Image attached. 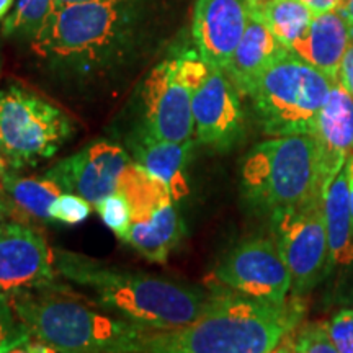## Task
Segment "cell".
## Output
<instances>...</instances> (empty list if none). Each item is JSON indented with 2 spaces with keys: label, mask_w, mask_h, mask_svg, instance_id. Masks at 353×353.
Here are the masks:
<instances>
[{
  "label": "cell",
  "mask_w": 353,
  "mask_h": 353,
  "mask_svg": "<svg viewBox=\"0 0 353 353\" xmlns=\"http://www.w3.org/2000/svg\"><path fill=\"white\" fill-rule=\"evenodd\" d=\"M54 263L57 273L87 291L97 306L154 330H175L192 324L213 298L182 281L110 267L65 250H57Z\"/></svg>",
  "instance_id": "6da1fadb"
},
{
  "label": "cell",
  "mask_w": 353,
  "mask_h": 353,
  "mask_svg": "<svg viewBox=\"0 0 353 353\" xmlns=\"http://www.w3.org/2000/svg\"><path fill=\"white\" fill-rule=\"evenodd\" d=\"M148 0H105L52 10L33 51L57 70L88 76L131 52L148 21Z\"/></svg>",
  "instance_id": "7a4b0ae2"
},
{
  "label": "cell",
  "mask_w": 353,
  "mask_h": 353,
  "mask_svg": "<svg viewBox=\"0 0 353 353\" xmlns=\"http://www.w3.org/2000/svg\"><path fill=\"white\" fill-rule=\"evenodd\" d=\"M304 316L298 296L283 304L239 293L214 294L195 322L175 330H157L148 353H268Z\"/></svg>",
  "instance_id": "3957f363"
},
{
  "label": "cell",
  "mask_w": 353,
  "mask_h": 353,
  "mask_svg": "<svg viewBox=\"0 0 353 353\" xmlns=\"http://www.w3.org/2000/svg\"><path fill=\"white\" fill-rule=\"evenodd\" d=\"M10 303L34 339L70 353H148L157 332L70 298L21 293Z\"/></svg>",
  "instance_id": "277c9868"
},
{
  "label": "cell",
  "mask_w": 353,
  "mask_h": 353,
  "mask_svg": "<svg viewBox=\"0 0 353 353\" xmlns=\"http://www.w3.org/2000/svg\"><path fill=\"white\" fill-rule=\"evenodd\" d=\"M241 190L252 208L270 216L325 200L316 139L276 136L254 145L242 164Z\"/></svg>",
  "instance_id": "5b68a950"
},
{
  "label": "cell",
  "mask_w": 353,
  "mask_h": 353,
  "mask_svg": "<svg viewBox=\"0 0 353 353\" xmlns=\"http://www.w3.org/2000/svg\"><path fill=\"white\" fill-rule=\"evenodd\" d=\"M334 82L290 51L265 70L247 97L265 134H312Z\"/></svg>",
  "instance_id": "8992f818"
},
{
  "label": "cell",
  "mask_w": 353,
  "mask_h": 353,
  "mask_svg": "<svg viewBox=\"0 0 353 353\" xmlns=\"http://www.w3.org/2000/svg\"><path fill=\"white\" fill-rule=\"evenodd\" d=\"M74 132L63 108L19 83L0 90V152L13 169L51 159Z\"/></svg>",
  "instance_id": "52a82bcc"
},
{
  "label": "cell",
  "mask_w": 353,
  "mask_h": 353,
  "mask_svg": "<svg viewBox=\"0 0 353 353\" xmlns=\"http://www.w3.org/2000/svg\"><path fill=\"white\" fill-rule=\"evenodd\" d=\"M210 64L195 50L176 51L159 63L143 85V125L154 138L172 143L195 141L193 92Z\"/></svg>",
  "instance_id": "ba28073f"
},
{
  "label": "cell",
  "mask_w": 353,
  "mask_h": 353,
  "mask_svg": "<svg viewBox=\"0 0 353 353\" xmlns=\"http://www.w3.org/2000/svg\"><path fill=\"white\" fill-rule=\"evenodd\" d=\"M118 190L131 206V226L125 242L149 262L165 263L185 231L170 190L134 162L123 174Z\"/></svg>",
  "instance_id": "9c48e42d"
},
{
  "label": "cell",
  "mask_w": 353,
  "mask_h": 353,
  "mask_svg": "<svg viewBox=\"0 0 353 353\" xmlns=\"http://www.w3.org/2000/svg\"><path fill=\"white\" fill-rule=\"evenodd\" d=\"M275 242L291 275V293L301 298L322 280L329 265L324 200L272 216Z\"/></svg>",
  "instance_id": "30bf717a"
},
{
  "label": "cell",
  "mask_w": 353,
  "mask_h": 353,
  "mask_svg": "<svg viewBox=\"0 0 353 353\" xmlns=\"http://www.w3.org/2000/svg\"><path fill=\"white\" fill-rule=\"evenodd\" d=\"M219 283L257 301L283 304L291 290V275L276 242L257 237L239 244L214 270Z\"/></svg>",
  "instance_id": "8fae6325"
},
{
  "label": "cell",
  "mask_w": 353,
  "mask_h": 353,
  "mask_svg": "<svg viewBox=\"0 0 353 353\" xmlns=\"http://www.w3.org/2000/svg\"><path fill=\"white\" fill-rule=\"evenodd\" d=\"M54 252L37 229L20 221L0 223V293L8 298L54 288Z\"/></svg>",
  "instance_id": "7c38bea8"
},
{
  "label": "cell",
  "mask_w": 353,
  "mask_h": 353,
  "mask_svg": "<svg viewBox=\"0 0 353 353\" xmlns=\"http://www.w3.org/2000/svg\"><path fill=\"white\" fill-rule=\"evenodd\" d=\"M131 162V154L120 144L99 139L57 162L44 176L59 185L63 192L76 193L95 205L117 192Z\"/></svg>",
  "instance_id": "4fadbf2b"
},
{
  "label": "cell",
  "mask_w": 353,
  "mask_h": 353,
  "mask_svg": "<svg viewBox=\"0 0 353 353\" xmlns=\"http://www.w3.org/2000/svg\"><path fill=\"white\" fill-rule=\"evenodd\" d=\"M193 125L195 141L228 151L242 138L244 132V112L241 94L223 69L210 65L193 92Z\"/></svg>",
  "instance_id": "5bb4252c"
},
{
  "label": "cell",
  "mask_w": 353,
  "mask_h": 353,
  "mask_svg": "<svg viewBox=\"0 0 353 353\" xmlns=\"http://www.w3.org/2000/svg\"><path fill=\"white\" fill-rule=\"evenodd\" d=\"M249 20L247 0H196L192 37L205 63L226 69Z\"/></svg>",
  "instance_id": "9a60e30c"
},
{
  "label": "cell",
  "mask_w": 353,
  "mask_h": 353,
  "mask_svg": "<svg viewBox=\"0 0 353 353\" xmlns=\"http://www.w3.org/2000/svg\"><path fill=\"white\" fill-rule=\"evenodd\" d=\"M311 136L319 152L322 190L327 193L330 183L353 154V97L339 81L332 83Z\"/></svg>",
  "instance_id": "2e32d148"
},
{
  "label": "cell",
  "mask_w": 353,
  "mask_h": 353,
  "mask_svg": "<svg viewBox=\"0 0 353 353\" xmlns=\"http://www.w3.org/2000/svg\"><path fill=\"white\" fill-rule=\"evenodd\" d=\"M193 145L195 141L172 143V141L157 139L141 126L130 141L132 162L161 179L170 190V195L175 201L188 193L185 170L192 157Z\"/></svg>",
  "instance_id": "e0dca14e"
},
{
  "label": "cell",
  "mask_w": 353,
  "mask_h": 353,
  "mask_svg": "<svg viewBox=\"0 0 353 353\" xmlns=\"http://www.w3.org/2000/svg\"><path fill=\"white\" fill-rule=\"evenodd\" d=\"M350 43V25L341 13L334 10L314 15L303 37L293 43L291 51L337 81L342 59Z\"/></svg>",
  "instance_id": "ac0fdd59"
},
{
  "label": "cell",
  "mask_w": 353,
  "mask_h": 353,
  "mask_svg": "<svg viewBox=\"0 0 353 353\" xmlns=\"http://www.w3.org/2000/svg\"><path fill=\"white\" fill-rule=\"evenodd\" d=\"M290 51V48L273 37L267 26L250 17L244 37L237 44L224 72L239 94L247 97L265 70Z\"/></svg>",
  "instance_id": "d6986e66"
},
{
  "label": "cell",
  "mask_w": 353,
  "mask_h": 353,
  "mask_svg": "<svg viewBox=\"0 0 353 353\" xmlns=\"http://www.w3.org/2000/svg\"><path fill=\"white\" fill-rule=\"evenodd\" d=\"M325 228L329 239V268L353 265V219L345 170L339 172L325 193Z\"/></svg>",
  "instance_id": "ffe728a7"
},
{
  "label": "cell",
  "mask_w": 353,
  "mask_h": 353,
  "mask_svg": "<svg viewBox=\"0 0 353 353\" xmlns=\"http://www.w3.org/2000/svg\"><path fill=\"white\" fill-rule=\"evenodd\" d=\"M0 192L3 193L8 210L19 211L25 218H32L39 223H51L50 208L52 201L63 193L59 185L41 176H19L13 174L3 175L0 182Z\"/></svg>",
  "instance_id": "44dd1931"
},
{
  "label": "cell",
  "mask_w": 353,
  "mask_h": 353,
  "mask_svg": "<svg viewBox=\"0 0 353 353\" xmlns=\"http://www.w3.org/2000/svg\"><path fill=\"white\" fill-rule=\"evenodd\" d=\"M250 17L257 19L286 48L303 37L314 13L299 0H247Z\"/></svg>",
  "instance_id": "7402d4cb"
},
{
  "label": "cell",
  "mask_w": 353,
  "mask_h": 353,
  "mask_svg": "<svg viewBox=\"0 0 353 353\" xmlns=\"http://www.w3.org/2000/svg\"><path fill=\"white\" fill-rule=\"evenodd\" d=\"M52 12V0H17L3 21V34L33 38Z\"/></svg>",
  "instance_id": "603a6c76"
},
{
  "label": "cell",
  "mask_w": 353,
  "mask_h": 353,
  "mask_svg": "<svg viewBox=\"0 0 353 353\" xmlns=\"http://www.w3.org/2000/svg\"><path fill=\"white\" fill-rule=\"evenodd\" d=\"M94 208L110 231L117 234L118 239L125 241L131 226V206L128 198L120 190L95 203Z\"/></svg>",
  "instance_id": "cb8c5ba5"
},
{
  "label": "cell",
  "mask_w": 353,
  "mask_h": 353,
  "mask_svg": "<svg viewBox=\"0 0 353 353\" xmlns=\"http://www.w3.org/2000/svg\"><path fill=\"white\" fill-rule=\"evenodd\" d=\"M30 337H32V332L19 319L10 298L0 293V353H6Z\"/></svg>",
  "instance_id": "d4e9b609"
},
{
  "label": "cell",
  "mask_w": 353,
  "mask_h": 353,
  "mask_svg": "<svg viewBox=\"0 0 353 353\" xmlns=\"http://www.w3.org/2000/svg\"><path fill=\"white\" fill-rule=\"evenodd\" d=\"M92 203L76 193L63 192L52 201L50 214L52 221H59L69 226H76L85 221L92 213Z\"/></svg>",
  "instance_id": "484cf974"
},
{
  "label": "cell",
  "mask_w": 353,
  "mask_h": 353,
  "mask_svg": "<svg viewBox=\"0 0 353 353\" xmlns=\"http://www.w3.org/2000/svg\"><path fill=\"white\" fill-rule=\"evenodd\" d=\"M296 353H339L324 322H309L294 330Z\"/></svg>",
  "instance_id": "4316f807"
},
{
  "label": "cell",
  "mask_w": 353,
  "mask_h": 353,
  "mask_svg": "<svg viewBox=\"0 0 353 353\" xmlns=\"http://www.w3.org/2000/svg\"><path fill=\"white\" fill-rule=\"evenodd\" d=\"M325 327L339 353H353V309L339 311Z\"/></svg>",
  "instance_id": "83f0119b"
},
{
  "label": "cell",
  "mask_w": 353,
  "mask_h": 353,
  "mask_svg": "<svg viewBox=\"0 0 353 353\" xmlns=\"http://www.w3.org/2000/svg\"><path fill=\"white\" fill-rule=\"evenodd\" d=\"M6 353H70V352H64L52 345H48V343L38 341V339H34L32 335V337L26 339V341L19 343V345L12 347L10 350H7Z\"/></svg>",
  "instance_id": "f1b7e54d"
},
{
  "label": "cell",
  "mask_w": 353,
  "mask_h": 353,
  "mask_svg": "<svg viewBox=\"0 0 353 353\" xmlns=\"http://www.w3.org/2000/svg\"><path fill=\"white\" fill-rule=\"evenodd\" d=\"M339 82L345 87V90L353 97V39L350 46L347 48L345 56H343L341 70H339Z\"/></svg>",
  "instance_id": "f546056e"
},
{
  "label": "cell",
  "mask_w": 353,
  "mask_h": 353,
  "mask_svg": "<svg viewBox=\"0 0 353 353\" xmlns=\"http://www.w3.org/2000/svg\"><path fill=\"white\" fill-rule=\"evenodd\" d=\"M299 2H303L314 15H319V13L339 10L347 0H299Z\"/></svg>",
  "instance_id": "4dcf8cb0"
},
{
  "label": "cell",
  "mask_w": 353,
  "mask_h": 353,
  "mask_svg": "<svg viewBox=\"0 0 353 353\" xmlns=\"http://www.w3.org/2000/svg\"><path fill=\"white\" fill-rule=\"evenodd\" d=\"M268 353H296V345H294V330L293 332L286 334L278 345Z\"/></svg>",
  "instance_id": "1f68e13d"
},
{
  "label": "cell",
  "mask_w": 353,
  "mask_h": 353,
  "mask_svg": "<svg viewBox=\"0 0 353 353\" xmlns=\"http://www.w3.org/2000/svg\"><path fill=\"white\" fill-rule=\"evenodd\" d=\"M345 174L348 182V193H350V206H352V219H353V154L347 159L345 162Z\"/></svg>",
  "instance_id": "d6a6232c"
},
{
  "label": "cell",
  "mask_w": 353,
  "mask_h": 353,
  "mask_svg": "<svg viewBox=\"0 0 353 353\" xmlns=\"http://www.w3.org/2000/svg\"><path fill=\"white\" fill-rule=\"evenodd\" d=\"M90 2H105V0H52V10L69 6H79V3H90Z\"/></svg>",
  "instance_id": "836d02e7"
},
{
  "label": "cell",
  "mask_w": 353,
  "mask_h": 353,
  "mask_svg": "<svg viewBox=\"0 0 353 353\" xmlns=\"http://www.w3.org/2000/svg\"><path fill=\"white\" fill-rule=\"evenodd\" d=\"M337 12L347 20L348 25L353 26V0H347V2L343 3V6L339 8Z\"/></svg>",
  "instance_id": "e575fe53"
},
{
  "label": "cell",
  "mask_w": 353,
  "mask_h": 353,
  "mask_svg": "<svg viewBox=\"0 0 353 353\" xmlns=\"http://www.w3.org/2000/svg\"><path fill=\"white\" fill-rule=\"evenodd\" d=\"M17 0H0V19H6L8 13L12 12Z\"/></svg>",
  "instance_id": "d590c367"
},
{
  "label": "cell",
  "mask_w": 353,
  "mask_h": 353,
  "mask_svg": "<svg viewBox=\"0 0 353 353\" xmlns=\"http://www.w3.org/2000/svg\"><path fill=\"white\" fill-rule=\"evenodd\" d=\"M8 213V206H7V201L6 198H3L2 195H0V223H2L3 216H6Z\"/></svg>",
  "instance_id": "8d00e7d4"
},
{
  "label": "cell",
  "mask_w": 353,
  "mask_h": 353,
  "mask_svg": "<svg viewBox=\"0 0 353 353\" xmlns=\"http://www.w3.org/2000/svg\"><path fill=\"white\" fill-rule=\"evenodd\" d=\"M7 174V161L6 157L2 156V152H0V182H2L3 175Z\"/></svg>",
  "instance_id": "74e56055"
},
{
  "label": "cell",
  "mask_w": 353,
  "mask_h": 353,
  "mask_svg": "<svg viewBox=\"0 0 353 353\" xmlns=\"http://www.w3.org/2000/svg\"><path fill=\"white\" fill-rule=\"evenodd\" d=\"M350 28H352V39H353V26H350Z\"/></svg>",
  "instance_id": "f35d334b"
}]
</instances>
